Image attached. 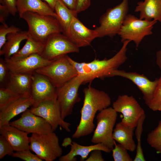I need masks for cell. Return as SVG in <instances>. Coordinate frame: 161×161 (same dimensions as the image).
<instances>
[{"mask_svg":"<svg viewBox=\"0 0 161 161\" xmlns=\"http://www.w3.org/2000/svg\"><path fill=\"white\" fill-rule=\"evenodd\" d=\"M10 14L14 16L17 12L16 0H2Z\"/></svg>","mask_w":161,"mask_h":161,"instance_id":"37","label":"cell"},{"mask_svg":"<svg viewBox=\"0 0 161 161\" xmlns=\"http://www.w3.org/2000/svg\"><path fill=\"white\" fill-rule=\"evenodd\" d=\"M117 116V112L112 107L99 112L96 117L97 126L91 140L92 143L103 144L112 150L115 143L112 135Z\"/></svg>","mask_w":161,"mask_h":161,"instance_id":"7","label":"cell"},{"mask_svg":"<svg viewBox=\"0 0 161 161\" xmlns=\"http://www.w3.org/2000/svg\"><path fill=\"white\" fill-rule=\"evenodd\" d=\"M9 124L29 134H43L52 131L51 126L47 121L32 113L29 109L22 113L20 118Z\"/></svg>","mask_w":161,"mask_h":161,"instance_id":"13","label":"cell"},{"mask_svg":"<svg viewBox=\"0 0 161 161\" xmlns=\"http://www.w3.org/2000/svg\"><path fill=\"white\" fill-rule=\"evenodd\" d=\"M0 21L2 24L5 23L6 18L10 13L2 0H0Z\"/></svg>","mask_w":161,"mask_h":161,"instance_id":"40","label":"cell"},{"mask_svg":"<svg viewBox=\"0 0 161 161\" xmlns=\"http://www.w3.org/2000/svg\"><path fill=\"white\" fill-rule=\"evenodd\" d=\"M156 64L161 72V49L156 53Z\"/></svg>","mask_w":161,"mask_h":161,"instance_id":"42","label":"cell"},{"mask_svg":"<svg viewBox=\"0 0 161 161\" xmlns=\"http://www.w3.org/2000/svg\"><path fill=\"white\" fill-rule=\"evenodd\" d=\"M147 143L160 154L161 157V120L157 126L148 134Z\"/></svg>","mask_w":161,"mask_h":161,"instance_id":"29","label":"cell"},{"mask_svg":"<svg viewBox=\"0 0 161 161\" xmlns=\"http://www.w3.org/2000/svg\"><path fill=\"white\" fill-rule=\"evenodd\" d=\"M77 47L65 35L61 33L53 34L48 38L44 44L41 55L45 59L52 61L71 53H78Z\"/></svg>","mask_w":161,"mask_h":161,"instance_id":"12","label":"cell"},{"mask_svg":"<svg viewBox=\"0 0 161 161\" xmlns=\"http://www.w3.org/2000/svg\"><path fill=\"white\" fill-rule=\"evenodd\" d=\"M33 104L31 96H20L0 109V127L9 124L12 118L23 113Z\"/></svg>","mask_w":161,"mask_h":161,"instance_id":"19","label":"cell"},{"mask_svg":"<svg viewBox=\"0 0 161 161\" xmlns=\"http://www.w3.org/2000/svg\"><path fill=\"white\" fill-rule=\"evenodd\" d=\"M21 31V29L14 25L8 26L6 23L2 24L0 26V50L5 43L7 36L10 33H15Z\"/></svg>","mask_w":161,"mask_h":161,"instance_id":"33","label":"cell"},{"mask_svg":"<svg viewBox=\"0 0 161 161\" xmlns=\"http://www.w3.org/2000/svg\"><path fill=\"white\" fill-rule=\"evenodd\" d=\"M157 21L138 18L134 15L127 14L118 34L123 43L126 40L133 41L136 48L144 38L153 34L152 30Z\"/></svg>","mask_w":161,"mask_h":161,"instance_id":"6","label":"cell"},{"mask_svg":"<svg viewBox=\"0 0 161 161\" xmlns=\"http://www.w3.org/2000/svg\"><path fill=\"white\" fill-rule=\"evenodd\" d=\"M101 151L99 150H95L91 152L90 156L87 159L86 161H104Z\"/></svg>","mask_w":161,"mask_h":161,"instance_id":"39","label":"cell"},{"mask_svg":"<svg viewBox=\"0 0 161 161\" xmlns=\"http://www.w3.org/2000/svg\"><path fill=\"white\" fill-rule=\"evenodd\" d=\"M64 146H71V149L69 152L59 158L60 161H75L77 160L76 156H80V160L84 161L87 158L89 154L95 150H99L106 153H109L112 151L104 145L101 143L95 144L94 145L84 146L80 145L74 141H72L70 138H64L63 142Z\"/></svg>","mask_w":161,"mask_h":161,"instance_id":"18","label":"cell"},{"mask_svg":"<svg viewBox=\"0 0 161 161\" xmlns=\"http://www.w3.org/2000/svg\"><path fill=\"white\" fill-rule=\"evenodd\" d=\"M84 99L80 111L81 118L78 125L72 136L78 139L88 135L94 130V120L96 113L109 107L111 103L109 95L104 91L89 86L83 90Z\"/></svg>","mask_w":161,"mask_h":161,"instance_id":"1","label":"cell"},{"mask_svg":"<svg viewBox=\"0 0 161 161\" xmlns=\"http://www.w3.org/2000/svg\"><path fill=\"white\" fill-rule=\"evenodd\" d=\"M26 40L23 47L10 58L17 60L34 54L41 55L44 48V44L36 40L29 35Z\"/></svg>","mask_w":161,"mask_h":161,"instance_id":"27","label":"cell"},{"mask_svg":"<svg viewBox=\"0 0 161 161\" xmlns=\"http://www.w3.org/2000/svg\"><path fill=\"white\" fill-rule=\"evenodd\" d=\"M135 129L125 126L119 122L116 124L113 130V138L127 150L133 152L136 150L137 146L133 139Z\"/></svg>","mask_w":161,"mask_h":161,"instance_id":"24","label":"cell"},{"mask_svg":"<svg viewBox=\"0 0 161 161\" xmlns=\"http://www.w3.org/2000/svg\"><path fill=\"white\" fill-rule=\"evenodd\" d=\"M134 12L140 13L139 18L161 23V0H144L137 3Z\"/></svg>","mask_w":161,"mask_h":161,"instance_id":"22","label":"cell"},{"mask_svg":"<svg viewBox=\"0 0 161 161\" xmlns=\"http://www.w3.org/2000/svg\"><path fill=\"white\" fill-rule=\"evenodd\" d=\"M77 5L75 10L78 13L87 9L90 6V0H77Z\"/></svg>","mask_w":161,"mask_h":161,"instance_id":"38","label":"cell"},{"mask_svg":"<svg viewBox=\"0 0 161 161\" xmlns=\"http://www.w3.org/2000/svg\"><path fill=\"white\" fill-rule=\"evenodd\" d=\"M112 106L115 111L123 115L121 123L127 127L135 128L140 117L145 113L143 108L132 96L119 95Z\"/></svg>","mask_w":161,"mask_h":161,"instance_id":"10","label":"cell"},{"mask_svg":"<svg viewBox=\"0 0 161 161\" xmlns=\"http://www.w3.org/2000/svg\"><path fill=\"white\" fill-rule=\"evenodd\" d=\"M20 95L7 87L0 88V109L4 107Z\"/></svg>","mask_w":161,"mask_h":161,"instance_id":"30","label":"cell"},{"mask_svg":"<svg viewBox=\"0 0 161 161\" xmlns=\"http://www.w3.org/2000/svg\"><path fill=\"white\" fill-rule=\"evenodd\" d=\"M66 55L52 61L35 72L48 78L56 87H59L78 75Z\"/></svg>","mask_w":161,"mask_h":161,"instance_id":"8","label":"cell"},{"mask_svg":"<svg viewBox=\"0 0 161 161\" xmlns=\"http://www.w3.org/2000/svg\"><path fill=\"white\" fill-rule=\"evenodd\" d=\"M30 149L42 160L53 161L62 155L58 137L54 132L32 134L30 137Z\"/></svg>","mask_w":161,"mask_h":161,"instance_id":"5","label":"cell"},{"mask_svg":"<svg viewBox=\"0 0 161 161\" xmlns=\"http://www.w3.org/2000/svg\"><path fill=\"white\" fill-rule=\"evenodd\" d=\"M14 150L9 142L2 135L0 136V159L5 156H12Z\"/></svg>","mask_w":161,"mask_h":161,"instance_id":"35","label":"cell"},{"mask_svg":"<svg viewBox=\"0 0 161 161\" xmlns=\"http://www.w3.org/2000/svg\"><path fill=\"white\" fill-rule=\"evenodd\" d=\"M0 134L10 144L14 151L30 149V137L28 133L8 124L0 127Z\"/></svg>","mask_w":161,"mask_h":161,"instance_id":"20","label":"cell"},{"mask_svg":"<svg viewBox=\"0 0 161 161\" xmlns=\"http://www.w3.org/2000/svg\"><path fill=\"white\" fill-rule=\"evenodd\" d=\"M129 11L128 0L108 9L99 19L100 26L95 29L98 38H112L118 34Z\"/></svg>","mask_w":161,"mask_h":161,"instance_id":"4","label":"cell"},{"mask_svg":"<svg viewBox=\"0 0 161 161\" xmlns=\"http://www.w3.org/2000/svg\"><path fill=\"white\" fill-rule=\"evenodd\" d=\"M4 60L10 72L30 74H33L36 70L47 65L52 61L47 60L38 54L19 59L5 58Z\"/></svg>","mask_w":161,"mask_h":161,"instance_id":"16","label":"cell"},{"mask_svg":"<svg viewBox=\"0 0 161 161\" xmlns=\"http://www.w3.org/2000/svg\"><path fill=\"white\" fill-rule=\"evenodd\" d=\"M30 149L16 151L12 156L25 161H41L43 160L36 154L32 153Z\"/></svg>","mask_w":161,"mask_h":161,"instance_id":"34","label":"cell"},{"mask_svg":"<svg viewBox=\"0 0 161 161\" xmlns=\"http://www.w3.org/2000/svg\"><path fill=\"white\" fill-rule=\"evenodd\" d=\"M21 18L28 24L29 35L44 44L51 35L62 33L57 18L52 16L27 12L22 15Z\"/></svg>","mask_w":161,"mask_h":161,"instance_id":"3","label":"cell"},{"mask_svg":"<svg viewBox=\"0 0 161 161\" xmlns=\"http://www.w3.org/2000/svg\"><path fill=\"white\" fill-rule=\"evenodd\" d=\"M112 156L114 161H133L127 152V150L122 145L115 143L112 150Z\"/></svg>","mask_w":161,"mask_h":161,"instance_id":"31","label":"cell"},{"mask_svg":"<svg viewBox=\"0 0 161 161\" xmlns=\"http://www.w3.org/2000/svg\"><path fill=\"white\" fill-rule=\"evenodd\" d=\"M10 71L5 60L0 59V83L1 86L9 80Z\"/></svg>","mask_w":161,"mask_h":161,"instance_id":"36","label":"cell"},{"mask_svg":"<svg viewBox=\"0 0 161 161\" xmlns=\"http://www.w3.org/2000/svg\"><path fill=\"white\" fill-rule=\"evenodd\" d=\"M83 82V77L78 75L56 87V98L63 120L72 114L75 105L80 101L78 91L80 86Z\"/></svg>","mask_w":161,"mask_h":161,"instance_id":"9","label":"cell"},{"mask_svg":"<svg viewBox=\"0 0 161 161\" xmlns=\"http://www.w3.org/2000/svg\"><path fill=\"white\" fill-rule=\"evenodd\" d=\"M147 106L153 111H161V76L159 78L158 83L152 98Z\"/></svg>","mask_w":161,"mask_h":161,"instance_id":"32","label":"cell"},{"mask_svg":"<svg viewBox=\"0 0 161 161\" xmlns=\"http://www.w3.org/2000/svg\"><path fill=\"white\" fill-rule=\"evenodd\" d=\"M32 74L10 72L7 87L20 96H31Z\"/></svg>","mask_w":161,"mask_h":161,"instance_id":"21","label":"cell"},{"mask_svg":"<svg viewBox=\"0 0 161 161\" xmlns=\"http://www.w3.org/2000/svg\"><path fill=\"white\" fill-rule=\"evenodd\" d=\"M130 41L129 40L124 41L120 50L110 58L103 60L95 59L90 62H83L84 71L83 84L91 82L96 78L110 77L112 73L118 69L127 60V47Z\"/></svg>","mask_w":161,"mask_h":161,"instance_id":"2","label":"cell"},{"mask_svg":"<svg viewBox=\"0 0 161 161\" xmlns=\"http://www.w3.org/2000/svg\"><path fill=\"white\" fill-rule=\"evenodd\" d=\"M17 13L20 18L27 12L48 15L57 18L54 10L42 0H16Z\"/></svg>","mask_w":161,"mask_h":161,"instance_id":"23","label":"cell"},{"mask_svg":"<svg viewBox=\"0 0 161 161\" xmlns=\"http://www.w3.org/2000/svg\"><path fill=\"white\" fill-rule=\"evenodd\" d=\"M31 96L34 101L32 106L56 97V87L46 76L36 72L32 74Z\"/></svg>","mask_w":161,"mask_h":161,"instance_id":"15","label":"cell"},{"mask_svg":"<svg viewBox=\"0 0 161 161\" xmlns=\"http://www.w3.org/2000/svg\"><path fill=\"white\" fill-rule=\"evenodd\" d=\"M114 76L127 79L134 84L142 94L143 99L147 105L152 98L159 80V78H157L151 81L143 74L118 69L113 71L110 77Z\"/></svg>","mask_w":161,"mask_h":161,"instance_id":"14","label":"cell"},{"mask_svg":"<svg viewBox=\"0 0 161 161\" xmlns=\"http://www.w3.org/2000/svg\"><path fill=\"white\" fill-rule=\"evenodd\" d=\"M66 35L79 47L89 45L93 40L98 38L95 30L87 28L77 16L73 18Z\"/></svg>","mask_w":161,"mask_h":161,"instance_id":"17","label":"cell"},{"mask_svg":"<svg viewBox=\"0 0 161 161\" xmlns=\"http://www.w3.org/2000/svg\"><path fill=\"white\" fill-rule=\"evenodd\" d=\"M28 36V31H25L8 34L5 43L0 50V55H4L5 58H10L19 50L21 42L27 40Z\"/></svg>","mask_w":161,"mask_h":161,"instance_id":"25","label":"cell"},{"mask_svg":"<svg viewBox=\"0 0 161 161\" xmlns=\"http://www.w3.org/2000/svg\"><path fill=\"white\" fill-rule=\"evenodd\" d=\"M54 10L62 33L66 35L73 18L77 16V13L75 11L69 9L61 0L57 2Z\"/></svg>","mask_w":161,"mask_h":161,"instance_id":"26","label":"cell"},{"mask_svg":"<svg viewBox=\"0 0 161 161\" xmlns=\"http://www.w3.org/2000/svg\"><path fill=\"white\" fill-rule=\"evenodd\" d=\"M146 117L145 113L143 114L138 120L136 127L135 134L137 144L136 154L133 161H145L143 150L141 146V137L143 131V126Z\"/></svg>","mask_w":161,"mask_h":161,"instance_id":"28","label":"cell"},{"mask_svg":"<svg viewBox=\"0 0 161 161\" xmlns=\"http://www.w3.org/2000/svg\"><path fill=\"white\" fill-rule=\"evenodd\" d=\"M64 4L69 9L75 11L77 5V0H61Z\"/></svg>","mask_w":161,"mask_h":161,"instance_id":"41","label":"cell"},{"mask_svg":"<svg viewBox=\"0 0 161 161\" xmlns=\"http://www.w3.org/2000/svg\"><path fill=\"white\" fill-rule=\"evenodd\" d=\"M30 110L33 114L44 119L50 125L54 132L58 126L66 131H71V124L63 120L56 97L40 102L36 106H31Z\"/></svg>","mask_w":161,"mask_h":161,"instance_id":"11","label":"cell"},{"mask_svg":"<svg viewBox=\"0 0 161 161\" xmlns=\"http://www.w3.org/2000/svg\"><path fill=\"white\" fill-rule=\"evenodd\" d=\"M45 1L48 5L54 10L55 5L59 0H43Z\"/></svg>","mask_w":161,"mask_h":161,"instance_id":"43","label":"cell"}]
</instances>
